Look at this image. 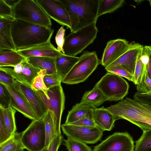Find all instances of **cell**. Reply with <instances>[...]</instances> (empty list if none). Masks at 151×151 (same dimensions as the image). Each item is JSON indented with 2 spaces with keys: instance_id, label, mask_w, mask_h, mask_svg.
<instances>
[{
  "instance_id": "21",
  "label": "cell",
  "mask_w": 151,
  "mask_h": 151,
  "mask_svg": "<svg viewBox=\"0 0 151 151\" xmlns=\"http://www.w3.org/2000/svg\"><path fill=\"white\" fill-rule=\"evenodd\" d=\"M93 119L96 125L103 131L111 130L116 121L113 115L104 106L96 108Z\"/></svg>"
},
{
  "instance_id": "20",
  "label": "cell",
  "mask_w": 151,
  "mask_h": 151,
  "mask_svg": "<svg viewBox=\"0 0 151 151\" xmlns=\"http://www.w3.org/2000/svg\"><path fill=\"white\" fill-rule=\"evenodd\" d=\"M13 21L0 18V51H17L11 33Z\"/></svg>"
},
{
  "instance_id": "46",
  "label": "cell",
  "mask_w": 151,
  "mask_h": 151,
  "mask_svg": "<svg viewBox=\"0 0 151 151\" xmlns=\"http://www.w3.org/2000/svg\"><path fill=\"white\" fill-rule=\"evenodd\" d=\"M144 48L149 57V61L147 66V69L149 76L151 78V45L145 46Z\"/></svg>"
},
{
  "instance_id": "6",
  "label": "cell",
  "mask_w": 151,
  "mask_h": 151,
  "mask_svg": "<svg viewBox=\"0 0 151 151\" xmlns=\"http://www.w3.org/2000/svg\"><path fill=\"white\" fill-rule=\"evenodd\" d=\"M94 87L100 90L108 101H117L127 94L129 85L122 77L107 72Z\"/></svg>"
},
{
  "instance_id": "18",
  "label": "cell",
  "mask_w": 151,
  "mask_h": 151,
  "mask_svg": "<svg viewBox=\"0 0 151 151\" xmlns=\"http://www.w3.org/2000/svg\"><path fill=\"white\" fill-rule=\"evenodd\" d=\"M17 51L26 58L32 57L55 58L63 54L52 45L50 40L44 43Z\"/></svg>"
},
{
  "instance_id": "42",
  "label": "cell",
  "mask_w": 151,
  "mask_h": 151,
  "mask_svg": "<svg viewBox=\"0 0 151 151\" xmlns=\"http://www.w3.org/2000/svg\"><path fill=\"white\" fill-rule=\"evenodd\" d=\"M11 135L8 132L4 123L2 112L0 111V144L4 142Z\"/></svg>"
},
{
  "instance_id": "22",
  "label": "cell",
  "mask_w": 151,
  "mask_h": 151,
  "mask_svg": "<svg viewBox=\"0 0 151 151\" xmlns=\"http://www.w3.org/2000/svg\"><path fill=\"white\" fill-rule=\"evenodd\" d=\"M79 58V57L68 56L63 54L55 58L56 72L62 79L78 62Z\"/></svg>"
},
{
  "instance_id": "27",
  "label": "cell",
  "mask_w": 151,
  "mask_h": 151,
  "mask_svg": "<svg viewBox=\"0 0 151 151\" xmlns=\"http://www.w3.org/2000/svg\"><path fill=\"white\" fill-rule=\"evenodd\" d=\"M0 111L2 114L4 123L9 133L12 135L16 132L15 114L17 110L9 106L4 108L0 106Z\"/></svg>"
},
{
  "instance_id": "11",
  "label": "cell",
  "mask_w": 151,
  "mask_h": 151,
  "mask_svg": "<svg viewBox=\"0 0 151 151\" xmlns=\"http://www.w3.org/2000/svg\"><path fill=\"white\" fill-rule=\"evenodd\" d=\"M50 18L70 29V20L67 11L60 0H36Z\"/></svg>"
},
{
  "instance_id": "31",
  "label": "cell",
  "mask_w": 151,
  "mask_h": 151,
  "mask_svg": "<svg viewBox=\"0 0 151 151\" xmlns=\"http://www.w3.org/2000/svg\"><path fill=\"white\" fill-rule=\"evenodd\" d=\"M135 144L134 151H151V129L143 131Z\"/></svg>"
},
{
  "instance_id": "23",
  "label": "cell",
  "mask_w": 151,
  "mask_h": 151,
  "mask_svg": "<svg viewBox=\"0 0 151 151\" xmlns=\"http://www.w3.org/2000/svg\"><path fill=\"white\" fill-rule=\"evenodd\" d=\"M27 61L35 68L46 71L47 74L56 72L55 58L45 57H32L27 58Z\"/></svg>"
},
{
  "instance_id": "19",
  "label": "cell",
  "mask_w": 151,
  "mask_h": 151,
  "mask_svg": "<svg viewBox=\"0 0 151 151\" xmlns=\"http://www.w3.org/2000/svg\"><path fill=\"white\" fill-rule=\"evenodd\" d=\"M96 108L85 103H77L68 111L65 123L70 124L86 117L93 119V111Z\"/></svg>"
},
{
  "instance_id": "7",
  "label": "cell",
  "mask_w": 151,
  "mask_h": 151,
  "mask_svg": "<svg viewBox=\"0 0 151 151\" xmlns=\"http://www.w3.org/2000/svg\"><path fill=\"white\" fill-rule=\"evenodd\" d=\"M47 106L48 110L53 112L55 133L56 135H61L60 122L64 109L65 97L61 85L55 86L47 90L48 99L45 93L41 91H36Z\"/></svg>"
},
{
  "instance_id": "37",
  "label": "cell",
  "mask_w": 151,
  "mask_h": 151,
  "mask_svg": "<svg viewBox=\"0 0 151 151\" xmlns=\"http://www.w3.org/2000/svg\"><path fill=\"white\" fill-rule=\"evenodd\" d=\"M62 78L56 72L50 74H46L44 78V81L48 89L51 88L61 85Z\"/></svg>"
},
{
  "instance_id": "30",
  "label": "cell",
  "mask_w": 151,
  "mask_h": 151,
  "mask_svg": "<svg viewBox=\"0 0 151 151\" xmlns=\"http://www.w3.org/2000/svg\"><path fill=\"white\" fill-rule=\"evenodd\" d=\"M53 112L48 109L43 118L46 134L45 147L57 136L55 133Z\"/></svg>"
},
{
  "instance_id": "35",
  "label": "cell",
  "mask_w": 151,
  "mask_h": 151,
  "mask_svg": "<svg viewBox=\"0 0 151 151\" xmlns=\"http://www.w3.org/2000/svg\"><path fill=\"white\" fill-rule=\"evenodd\" d=\"M137 92L141 93L151 92V78L147 73V68L144 72L139 83L137 85Z\"/></svg>"
},
{
  "instance_id": "13",
  "label": "cell",
  "mask_w": 151,
  "mask_h": 151,
  "mask_svg": "<svg viewBox=\"0 0 151 151\" xmlns=\"http://www.w3.org/2000/svg\"><path fill=\"white\" fill-rule=\"evenodd\" d=\"M3 85L8 90L11 95L10 106L25 117L32 121L35 120V116L30 106L22 92L18 82L16 81L13 84L10 86Z\"/></svg>"
},
{
  "instance_id": "44",
  "label": "cell",
  "mask_w": 151,
  "mask_h": 151,
  "mask_svg": "<svg viewBox=\"0 0 151 151\" xmlns=\"http://www.w3.org/2000/svg\"><path fill=\"white\" fill-rule=\"evenodd\" d=\"M133 98L139 101L151 105V92L144 93L137 92L134 93Z\"/></svg>"
},
{
  "instance_id": "29",
  "label": "cell",
  "mask_w": 151,
  "mask_h": 151,
  "mask_svg": "<svg viewBox=\"0 0 151 151\" xmlns=\"http://www.w3.org/2000/svg\"><path fill=\"white\" fill-rule=\"evenodd\" d=\"M124 0H99L98 17L107 13H110L120 8Z\"/></svg>"
},
{
  "instance_id": "17",
  "label": "cell",
  "mask_w": 151,
  "mask_h": 151,
  "mask_svg": "<svg viewBox=\"0 0 151 151\" xmlns=\"http://www.w3.org/2000/svg\"><path fill=\"white\" fill-rule=\"evenodd\" d=\"M18 82L30 106L36 119L43 118L48 109L40 97L30 86Z\"/></svg>"
},
{
  "instance_id": "14",
  "label": "cell",
  "mask_w": 151,
  "mask_h": 151,
  "mask_svg": "<svg viewBox=\"0 0 151 151\" xmlns=\"http://www.w3.org/2000/svg\"><path fill=\"white\" fill-rule=\"evenodd\" d=\"M13 68L0 67V70L12 76L18 82L30 86L40 70L33 67L27 59Z\"/></svg>"
},
{
  "instance_id": "41",
  "label": "cell",
  "mask_w": 151,
  "mask_h": 151,
  "mask_svg": "<svg viewBox=\"0 0 151 151\" xmlns=\"http://www.w3.org/2000/svg\"><path fill=\"white\" fill-rule=\"evenodd\" d=\"M65 29H64V26H62L58 30L55 37V41L57 45V49L63 54L64 52L63 47L65 42Z\"/></svg>"
},
{
  "instance_id": "4",
  "label": "cell",
  "mask_w": 151,
  "mask_h": 151,
  "mask_svg": "<svg viewBox=\"0 0 151 151\" xmlns=\"http://www.w3.org/2000/svg\"><path fill=\"white\" fill-rule=\"evenodd\" d=\"M96 24L71 32L66 36L63 47L64 54L76 56L92 43L98 31Z\"/></svg>"
},
{
  "instance_id": "36",
  "label": "cell",
  "mask_w": 151,
  "mask_h": 151,
  "mask_svg": "<svg viewBox=\"0 0 151 151\" xmlns=\"http://www.w3.org/2000/svg\"><path fill=\"white\" fill-rule=\"evenodd\" d=\"M105 70L107 72L124 77L132 82L133 76L122 65L114 66Z\"/></svg>"
},
{
  "instance_id": "32",
  "label": "cell",
  "mask_w": 151,
  "mask_h": 151,
  "mask_svg": "<svg viewBox=\"0 0 151 151\" xmlns=\"http://www.w3.org/2000/svg\"><path fill=\"white\" fill-rule=\"evenodd\" d=\"M64 140V145L68 151H93L86 144L69 137Z\"/></svg>"
},
{
  "instance_id": "47",
  "label": "cell",
  "mask_w": 151,
  "mask_h": 151,
  "mask_svg": "<svg viewBox=\"0 0 151 151\" xmlns=\"http://www.w3.org/2000/svg\"><path fill=\"white\" fill-rule=\"evenodd\" d=\"M5 2L13 9L20 0H4Z\"/></svg>"
},
{
  "instance_id": "40",
  "label": "cell",
  "mask_w": 151,
  "mask_h": 151,
  "mask_svg": "<svg viewBox=\"0 0 151 151\" xmlns=\"http://www.w3.org/2000/svg\"><path fill=\"white\" fill-rule=\"evenodd\" d=\"M63 140V138L62 135H57L41 151H58Z\"/></svg>"
},
{
  "instance_id": "38",
  "label": "cell",
  "mask_w": 151,
  "mask_h": 151,
  "mask_svg": "<svg viewBox=\"0 0 151 151\" xmlns=\"http://www.w3.org/2000/svg\"><path fill=\"white\" fill-rule=\"evenodd\" d=\"M0 18L14 21L13 9L4 0H0Z\"/></svg>"
},
{
  "instance_id": "28",
  "label": "cell",
  "mask_w": 151,
  "mask_h": 151,
  "mask_svg": "<svg viewBox=\"0 0 151 151\" xmlns=\"http://www.w3.org/2000/svg\"><path fill=\"white\" fill-rule=\"evenodd\" d=\"M68 13L70 20L71 32L76 31L79 23L77 7L78 0H61Z\"/></svg>"
},
{
  "instance_id": "12",
  "label": "cell",
  "mask_w": 151,
  "mask_h": 151,
  "mask_svg": "<svg viewBox=\"0 0 151 151\" xmlns=\"http://www.w3.org/2000/svg\"><path fill=\"white\" fill-rule=\"evenodd\" d=\"M99 1V0H78L79 23L76 31L96 23L98 18Z\"/></svg>"
},
{
  "instance_id": "39",
  "label": "cell",
  "mask_w": 151,
  "mask_h": 151,
  "mask_svg": "<svg viewBox=\"0 0 151 151\" xmlns=\"http://www.w3.org/2000/svg\"><path fill=\"white\" fill-rule=\"evenodd\" d=\"M11 101L9 91L3 84L0 83V106L7 108L10 106Z\"/></svg>"
},
{
  "instance_id": "33",
  "label": "cell",
  "mask_w": 151,
  "mask_h": 151,
  "mask_svg": "<svg viewBox=\"0 0 151 151\" xmlns=\"http://www.w3.org/2000/svg\"><path fill=\"white\" fill-rule=\"evenodd\" d=\"M46 74L45 70H40L37 75L34 78L30 87L35 91H42L47 99H49L47 94L48 89L46 86L44 81V76Z\"/></svg>"
},
{
  "instance_id": "9",
  "label": "cell",
  "mask_w": 151,
  "mask_h": 151,
  "mask_svg": "<svg viewBox=\"0 0 151 151\" xmlns=\"http://www.w3.org/2000/svg\"><path fill=\"white\" fill-rule=\"evenodd\" d=\"M61 127L67 137L86 144H93L100 140L104 132L97 126L90 127L64 123Z\"/></svg>"
},
{
  "instance_id": "1",
  "label": "cell",
  "mask_w": 151,
  "mask_h": 151,
  "mask_svg": "<svg viewBox=\"0 0 151 151\" xmlns=\"http://www.w3.org/2000/svg\"><path fill=\"white\" fill-rule=\"evenodd\" d=\"M106 109L114 115L115 121L126 120L142 131L151 129V105L126 97Z\"/></svg>"
},
{
  "instance_id": "2",
  "label": "cell",
  "mask_w": 151,
  "mask_h": 151,
  "mask_svg": "<svg viewBox=\"0 0 151 151\" xmlns=\"http://www.w3.org/2000/svg\"><path fill=\"white\" fill-rule=\"evenodd\" d=\"M53 29L22 20L12 22L11 33L17 50L46 42L51 38Z\"/></svg>"
},
{
  "instance_id": "3",
  "label": "cell",
  "mask_w": 151,
  "mask_h": 151,
  "mask_svg": "<svg viewBox=\"0 0 151 151\" xmlns=\"http://www.w3.org/2000/svg\"><path fill=\"white\" fill-rule=\"evenodd\" d=\"M61 83L73 85L83 82L96 69L100 61L96 52L84 51Z\"/></svg>"
},
{
  "instance_id": "25",
  "label": "cell",
  "mask_w": 151,
  "mask_h": 151,
  "mask_svg": "<svg viewBox=\"0 0 151 151\" xmlns=\"http://www.w3.org/2000/svg\"><path fill=\"white\" fill-rule=\"evenodd\" d=\"M106 101L107 99L100 90L94 87L91 90L85 93L81 102L96 107Z\"/></svg>"
},
{
  "instance_id": "43",
  "label": "cell",
  "mask_w": 151,
  "mask_h": 151,
  "mask_svg": "<svg viewBox=\"0 0 151 151\" xmlns=\"http://www.w3.org/2000/svg\"><path fill=\"white\" fill-rule=\"evenodd\" d=\"M16 81L12 76L0 70V83L10 86L13 84Z\"/></svg>"
},
{
  "instance_id": "34",
  "label": "cell",
  "mask_w": 151,
  "mask_h": 151,
  "mask_svg": "<svg viewBox=\"0 0 151 151\" xmlns=\"http://www.w3.org/2000/svg\"><path fill=\"white\" fill-rule=\"evenodd\" d=\"M143 47L139 55L133 75L132 82L136 85L140 83L144 70L147 68V65L144 64L141 59Z\"/></svg>"
},
{
  "instance_id": "5",
  "label": "cell",
  "mask_w": 151,
  "mask_h": 151,
  "mask_svg": "<svg viewBox=\"0 0 151 151\" xmlns=\"http://www.w3.org/2000/svg\"><path fill=\"white\" fill-rule=\"evenodd\" d=\"M13 10L15 19L51 28L50 18L36 0H20Z\"/></svg>"
},
{
  "instance_id": "48",
  "label": "cell",
  "mask_w": 151,
  "mask_h": 151,
  "mask_svg": "<svg viewBox=\"0 0 151 151\" xmlns=\"http://www.w3.org/2000/svg\"><path fill=\"white\" fill-rule=\"evenodd\" d=\"M148 1H149V3H150V5L151 6V0H149Z\"/></svg>"
},
{
  "instance_id": "24",
  "label": "cell",
  "mask_w": 151,
  "mask_h": 151,
  "mask_svg": "<svg viewBox=\"0 0 151 151\" xmlns=\"http://www.w3.org/2000/svg\"><path fill=\"white\" fill-rule=\"evenodd\" d=\"M26 59L17 51H0V67H13Z\"/></svg>"
},
{
  "instance_id": "45",
  "label": "cell",
  "mask_w": 151,
  "mask_h": 151,
  "mask_svg": "<svg viewBox=\"0 0 151 151\" xmlns=\"http://www.w3.org/2000/svg\"><path fill=\"white\" fill-rule=\"evenodd\" d=\"M70 124L90 127L96 126L93 119L86 117L83 118L77 121Z\"/></svg>"
},
{
  "instance_id": "15",
  "label": "cell",
  "mask_w": 151,
  "mask_h": 151,
  "mask_svg": "<svg viewBox=\"0 0 151 151\" xmlns=\"http://www.w3.org/2000/svg\"><path fill=\"white\" fill-rule=\"evenodd\" d=\"M131 42L125 39H117L108 41L104 49L100 64L105 68L120 57L130 47Z\"/></svg>"
},
{
  "instance_id": "26",
  "label": "cell",
  "mask_w": 151,
  "mask_h": 151,
  "mask_svg": "<svg viewBox=\"0 0 151 151\" xmlns=\"http://www.w3.org/2000/svg\"><path fill=\"white\" fill-rule=\"evenodd\" d=\"M22 132H16L7 140L0 144V151H24L25 148L22 144Z\"/></svg>"
},
{
  "instance_id": "10",
  "label": "cell",
  "mask_w": 151,
  "mask_h": 151,
  "mask_svg": "<svg viewBox=\"0 0 151 151\" xmlns=\"http://www.w3.org/2000/svg\"><path fill=\"white\" fill-rule=\"evenodd\" d=\"M132 137L128 132H116L95 146L93 151H134Z\"/></svg>"
},
{
  "instance_id": "16",
  "label": "cell",
  "mask_w": 151,
  "mask_h": 151,
  "mask_svg": "<svg viewBox=\"0 0 151 151\" xmlns=\"http://www.w3.org/2000/svg\"><path fill=\"white\" fill-rule=\"evenodd\" d=\"M144 46L135 42H131L128 50L105 69L111 67L121 65L134 75L139 55Z\"/></svg>"
},
{
  "instance_id": "8",
  "label": "cell",
  "mask_w": 151,
  "mask_h": 151,
  "mask_svg": "<svg viewBox=\"0 0 151 151\" xmlns=\"http://www.w3.org/2000/svg\"><path fill=\"white\" fill-rule=\"evenodd\" d=\"M22 133V142L28 151H41L45 147L46 134L43 118L33 120Z\"/></svg>"
}]
</instances>
